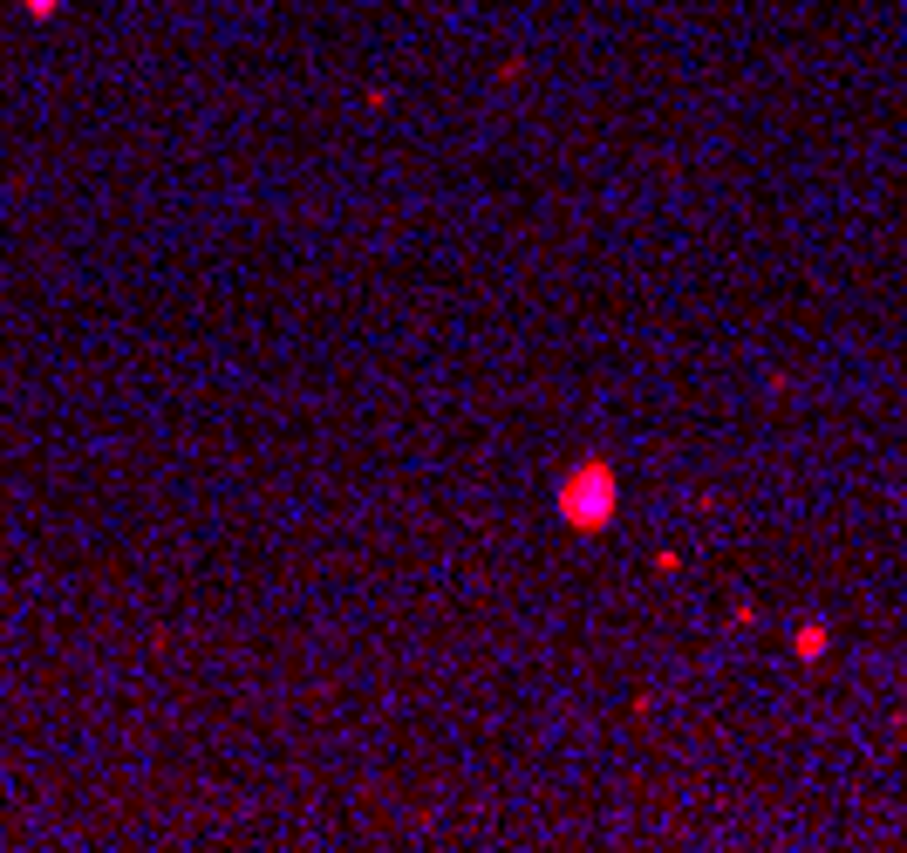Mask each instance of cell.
I'll return each mask as SVG.
<instances>
[{"instance_id": "6da1fadb", "label": "cell", "mask_w": 907, "mask_h": 853, "mask_svg": "<svg viewBox=\"0 0 907 853\" xmlns=\"http://www.w3.org/2000/svg\"><path fill=\"white\" fill-rule=\"evenodd\" d=\"M560 512H567V526L601 533L607 519H614V471H607L601 458H587L580 471H567V485H560Z\"/></svg>"}, {"instance_id": "7a4b0ae2", "label": "cell", "mask_w": 907, "mask_h": 853, "mask_svg": "<svg viewBox=\"0 0 907 853\" xmlns=\"http://www.w3.org/2000/svg\"><path fill=\"white\" fill-rule=\"evenodd\" d=\"M798 656H805V662L826 656V628H798Z\"/></svg>"}]
</instances>
